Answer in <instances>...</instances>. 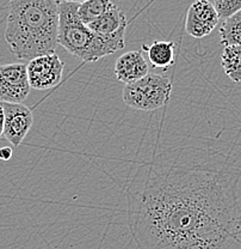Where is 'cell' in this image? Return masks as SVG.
Masks as SVG:
<instances>
[{"instance_id":"cell-1","label":"cell","mask_w":241,"mask_h":249,"mask_svg":"<svg viewBox=\"0 0 241 249\" xmlns=\"http://www.w3.org/2000/svg\"><path fill=\"white\" fill-rule=\"evenodd\" d=\"M239 178L228 156L199 147L142 165L127 192L137 248H232L241 232Z\"/></svg>"},{"instance_id":"cell-2","label":"cell","mask_w":241,"mask_h":249,"mask_svg":"<svg viewBox=\"0 0 241 249\" xmlns=\"http://www.w3.org/2000/svg\"><path fill=\"white\" fill-rule=\"evenodd\" d=\"M59 34V1L10 0L5 40L20 60L55 53Z\"/></svg>"},{"instance_id":"cell-3","label":"cell","mask_w":241,"mask_h":249,"mask_svg":"<svg viewBox=\"0 0 241 249\" xmlns=\"http://www.w3.org/2000/svg\"><path fill=\"white\" fill-rule=\"evenodd\" d=\"M78 7L76 1L59 2V45L85 62H95L124 48L127 27L110 35L96 34L80 20Z\"/></svg>"},{"instance_id":"cell-4","label":"cell","mask_w":241,"mask_h":249,"mask_svg":"<svg viewBox=\"0 0 241 249\" xmlns=\"http://www.w3.org/2000/svg\"><path fill=\"white\" fill-rule=\"evenodd\" d=\"M172 82L161 74H146L136 82L126 84L123 89L124 103L128 107L141 111H153L170 102Z\"/></svg>"},{"instance_id":"cell-5","label":"cell","mask_w":241,"mask_h":249,"mask_svg":"<svg viewBox=\"0 0 241 249\" xmlns=\"http://www.w3.org/2000/svg\"><path fill=\"white\" fill-rule=\"evenodd\" d=\"M64 62L56 53L46 54L29 60L27 65L31 89L47 90L61 82Z\"/></svg>"},{"instance_id":"cell-6","label":"cell","mask_w":241,"mask_h":249,"mask_svg":"<svg viewBox=\"0 0 241 249\" xmlns=\"http://www.w3.org/2000/svg\"><path fill=\"white\" fill-rule=\"evenodd\" d=\"M30 89L27 65L14 62L0 66V102L23 103Z\"/></svg>"},{"instance_id":"cell-7","label":"cell","mask_w":241,"mask_h":249,"mask_svg":"<svg viewBox=\"0 0 241 249\" xmlns=\"http://www.w3.org/2000/svg\"><path fill=\"white\" fill-rule=\"evenodd\" d=\"M5 110V124L2 138L11 142L14 146H19L33 124L31 109L23 103L2 102Z\"/></svg>"},{"instance_id":"cell-8","label":"cell","mask_w":241,"mask_h":249,"mask_svg":"<svg viewBox=\"0 0 241 249\" xmlns=\"http://www.w3.org/2000/svg\"><path fill=\"white\" fill-rule=\"evenodd\" d=\"M220 17L209 0H196L189 7L185 31L195 38L206 37L219 24Z\"/></svg>"},{"instance_id":"cell-9","label":"cell","mask_w":241,"mask_h":249,"mask_svg":"<svg viewBox=\"0 0 241 249\" xmlns=\"http://www.w3.org/2000/svg\"><path fill=\"white\" fill-rule=\"evenodd\" d=\"M113 72L120 82L130 84L149 73V65L141 51H130L116 60Z\"/></svg>"},{"instance_id":"cell-10","label":"cell","mask_w":241,"mask_h":249,"mask_svg":"<svg viewBox=\"0 0 241 249\" xmlns=\"http://www.w3.org/2000/svg\"><path fill=\"white\" fill-rule=\"evenodd\" d=\"M142 51L147 52L151 65L155 69L167 70L175 64V42L154 41L149 46L142 45Z\"/></svg>"},{"instance_id":"cell-11","label":"cell","mask_w":241,"mask_h":249,"mask_svg":"<svg viewBox=\"0 0 241 249\" xmlns=\"http://www.w3.org/2000/svg\"><path fill=\"white\" fill-rule=\"evenodd\" d=\"M127 25H128V19H127L126 15L117 6L113 5L100 17L87 24V27L93 33L99 34V35H110V34L116 33L122 27H127Z\"/></svg>"},{"instance_id":"cell-12","label":"cell","mask_w":241,"mask_h":249,"mask_svg":"<svg viewBox=\"0 0 241 249\" xmlns=\"http://www.w3.org/2000/svg\"><path fill=\"white\" fill-rule=\"evenodd\" d=\"M225 73L233 82L241 83V46H226L221 56Z\"/></svg>"},{"instance_id":"cell-13","label":"cell","mask_w":241,"mask_h":249,"mask_svg":"<svg viewBox=\"0 0 241 249\" xmlns=\"http://www.w3.org/2000/svg\"><path fill=\"white\" fill-rule=\"evenodd\" d=\"M220 36L222 46H241V10L224 19Z\"/></svg>"},{"instance_id":"cell-14","label":"cell","mask_w":241,"mask_h":249,"mask_svg":"<svg viewBox=\"0 0 241 249\" xmlns=\"http://www.w3.org/2000/svg\"><path fill=\"white\" fill-rule=\"evenodd\" d=\"M112 6L113 4L111 0H85V1L79 2L78 16L80 20L87 25Z\"/></svg>"},{"instance_id":"cell-15","label":"cell","mask_w":241,"mask_h":249,"mask_svg":"<svg viewBox=\"0 0 241 249\" xmlns=\"http://www.w3.org/2000/svg\"><path fill=\"white\" fill-rule=\"evenodd\" d=\"M214 6L220 19H226L241 10V0H214Z\"/></svg>"},{"instance_id":"cell-16","label":"cell","mask_w":241,"mask_h":249,"mask_svg":"<svg viewBox=\"0 0 241 249\" xmlns=\"http://www.w3.org/2000/svg\"><path fill=\"white\" fill-rule=\"evenodd\" d=\"M12 155H14V151L10 146H4L0 149V160H10Z\"/></svg>"},{"instance_id":"cell-17","label":"cell","mask_w":241,"mask_h":249,"mask_svg":"<svg viewBox=\"0 0 241 249\" xmlns=\"http://www.w3.org/2000/svg\"><path fill=\"white\" fill-rule=\"evenodd\" d=\"M4 124H5V110H4V106H2V102H0V139L2 138Z\"/></svg>"},{"instance_id":"cell-18","label":"cell","mask_w":241,"mask_h":249,"mask_svg":"<svg viewBox=\"0 0 241 249\" xmlns=\"http://www.w3.org/2000/svg\"><path fill=\"white\" fill-rule=\"evenodd\" d=\"M69 1H76V2H82V1H85V0H69Z\"/></svg>"},{"instance_id":"cell-19","label":"cell","mask_w":241,"mask_h":249,"mask_svg":"<svg viewBox=\"0 0 241 249\" xmlns=\"http://www.w3.org/2000/svg\"><path fill=\"white\" fill-rule=\"evenodd\" d=\"M56 1H59V2H60V1H66V0H56Z\"/></svg>"}]
</instances>
